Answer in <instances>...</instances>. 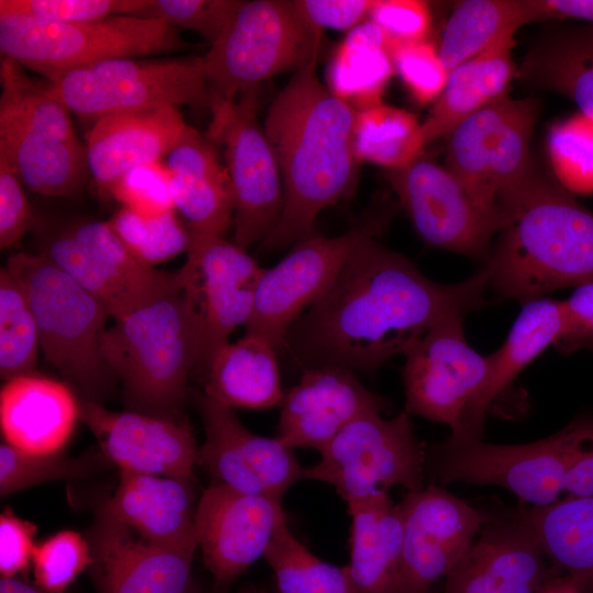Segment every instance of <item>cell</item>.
Masks as SVG:
<instances>
[{"label":"cell","instance_id":"cell-47","mask_svg":"<svg viewBox=\"0 0 593 593\" xmlns=\"http://www.w3.org/2000/svg\"><path fill=\"white\" fill-rule=\"evenodd\" d=\"M395 74L419 103L436 101L449 76L437 46L429 40L394 46L390 49Z\"/></svg>","mask_w":593,"mask_h":593},{"label":"cell","instance_id":"cell-46","mask_svg":"<svg viewBox=\"0 0 593 593\" xmlns=\"http://www.w3.org/2000/svg\"><path fill=\"white\" fill-rule=\"evenodd\" d=\"M148 0H0V15H23L53 22H87L134 15Z\"/></svg>","mask_w":593,"mask_h":593},{"label":"cell","instance_id":"cell-58","mask_svg":"<svg viewBox=\"0 0 593 593\" xmlns=\"http://www.w3.org/2000/svg\"><path fill=\"white\" fill-rule=\"evenodd\" d=\"M0 593H48L35 583L31 584L26 580L14 578H1Z\"/></svg>","mask_w":593,"mask_h":593},{"label":"cell","instance_id":"cell-36","mask_svg":"<svg viewBox=\"0 0 593 593\" xmlns=\"http://www.w3.org/2000/svg\"><path fill=\"white\" fill-rule=\"evenodd\" d=\"M527 515L548 562L593 593V496L533 506Z\"/></svg>","mask_w":593,"mask_h":593},{"label":"cell","instance_id":"cell-9","mask_svg":"<svg viewBox=\"0 0 593 593\" xmlns=\"http://www.w3.org/2000/svg\"><path fill=\"white\" fill-rule=\"evenodd\" d=\"M322 31L298 11L294 1H243L203 58L210 98L235 101L239 92L318 58Z\"/></svg>","mask_w":593,"mask_h":593},{"label":"cell","instance_id":"cell-44","mask_svg":"<svg viewBox=\"0 0 593 593\" xmlns=\"http://www.w3.org/2000/svg\"><path fill=\"white\" fill-rule=\"evenodd\" d=\"M91 563L88 539L74 530L58 532L35 545L34 583L48 593H64Z\"/></svg>","mask_w":593,"mask_h":593},{"label":"cell","instance_id":"cell-4","mask_svg":"<svg viewBox=\"0 0 593 593\" xmlns=\"http://www.w3.org/2000/svg\"><path fill=\"white\" fill-rule=\"evenodd\" d=\"M102 354L128 411L183 421L189 376L201 360V328L182 288L113 320Z\"/></svg>","mask_w":593,"mask_h":593},{"label":"cell","instance_id":"cell-48","mask_svg":"<svg viewBox=\"0 0 593 593\" xmlns=\"http://www.w3.org/2000/svg\"><path fill=\"white\" fill-rule=\"evenodd\" d=\"M109 194L122 206L141 213L176 211L170 171L163 160L131 168L112 184Z\"/></svg>","mask_w":593,"mask_h":593},{"label":"cell","instance_id":"cell-5","mask_svg":"<svg viewBox=\"0 0 593 593\" xmlns=\"http://www.w3.org/2000/svg\"><path fill=\"white\" fill-rule=\"evenodd\" d=\"M0 83V160L33 192L78 198L90 172L69 110L11 58Z\"/></svg>","mask_w":593,"mask_h":593},{"label":"cell","instance_id":"cell-50","mask_svg":"<svg viewBox=\"0 0 593 593\" xmlns=\"http://www.w3.org/2000/svg\"><path fill=\"white\" fill-rule=\"evenodd\" d=\"M164 163L171 172L180 176L230 180L213 145L191 126L169 150Z\"/></svg>","mask_w":593,"mask_h":593},{"label":"cell","instance_id":"cell-42","mask_svg":"<svg viewBox=\"0 0 593 593\" xmlns=\"http://www.w3.org/2000/svg\"><path fill=\"white\" fill-rule=\"evenodd\" d=\"M170 189L176 211L187 220L189 231L224 236L234 216L230 180L191 178L170 171Z\"/></svg>","mask_w":593,"mask_h":593},{"label":"cell","instance_id":"cell-35","mask_svg":"<svg viewBox=\"0 0 593 593\" xmlns=\"http://www.w3.org/2000/svg\"><path fill=\"white\" fill-rule=\"evenodd\" d=\"M395 74L383 32L369 19L347 32L327 66V88L360 111L382 102Z\"/></svg>","mask_w":593,"mask_h":593},{"label":"cell","instance_id":"cell-21","mask_svg":"<svg viewBox=\"0 0 593 593\" xmlns=\"http://www.w3.org/2000/svg\"><path fill=\"white\" fill-rule=\"evenodd\" d=\"M284 522L280 500L212 481L199 499L194 524L204 566L215 582L231 584L264 557Z\"/></svg>","mask_w":593,"mask_h":593},{"label":"cell","instance_id":"cell-23","mask_svg":"<svg viewBox=\"0 0 593 593\" xmlns=\"http://www.w3.org/2000/svg\"><path fill=\"white\" fill-rule=\"evenodd\" d=\"M557 572L522 507L492 516L446 577L444 593H537Z\"/></svg>","mask_w":593,"mask_h":593},{"label":"cell","instance_id":"cell-37","mask_svg":"<svg viewBox=\"0 0 593 593\" xmlns=\"http://www.w3.org/2000/svg\"><path fill=\"white\" fill-rule=\"evenodd\" d=\"M425 145L422 123L404 109L381 102L356 111L353 147L359 163L402 168L421 157Z\"/></svg>","mask_w":593,"mask_h":593},{"label":"cell","instance_id":"cell-25","mask_svg":"<svg viewBox=\"0 0 593 593\" xmlns=\"http://www.w3.org/2000/svg\"><path fill=\"white\" fill-rule=\"evenodd\" d=\"M387 404L348 368L310 367L284 393L277 437L292 449L320 451L351 422L366 413L384 411Z\"/></svg>","mask_w":593,"mask_h":593},{"label":"cell","instance_id":"cell-3","mask_svg":"<svg viewBox=\"0 0 593 593\" xmlns=\"http://www.w3.org/2000/svg\"><path fill=\"white\" fill-rule=\"evenodd\" d=\"M489 287L522 304L593 279V212L539 169L507 206L489 261Z\"/></svg>","mask_w":593,"mask_h":593},{"label":"cell","instance_id":"cell-34","mask_svg":"<svg viewBox=\"0 0 593 593\" xmlns=\"http://www.w3.org/2000/svg\"><path fill=\"white\" fill-rule=\"evenodd\" d=\"M550 20L542 0H465L457 3L437 46L450 72L500 36L521 26Z\"/></svg>","mask_w":593,"mask_h":593},{"label":"cell","instance_id":"cell-8","mask_svg":"<svg viewBox=\"0 0 593 593\" xmlns=\"http://www.w3.org/2000/svg\"><path fill=\"white\" fill-rule=\"evenodd\" d=\"M538 113L537 100L507 93L446 135V168L501 227L505 210L537 170L530 142Z\"/></svg>","mask_w":593,"mask_h":593},{"label":"cell","instance_id":"cell-41","mask_svg":"<svg viewBox=\"0 0 593 593\" xmlns=\"http://www.w3.org/2000/svg\"><path fill=\"white\" fill-rule=\"evenodd\" d=\"M108 223L128 250L153 268L189 246L190 233L176 211L146 214L122 206Z\"/></svg>","mask_w":593,"mask_h":593},{"label":"cell","instance_id":"cell-15","mask_svg":"<svg viewBox=\"0 0 593 593\" xmlns=\"http://www.w3.org/2000/svg\"><path fill=\"white\" fill-rule=\"evenodd\" d=\"M385 219V214L367 217L337 236L313 234L295 243L275 266L264 268L245 333L282 346L292 324L328 290L353 250L380 232Z\"/></svg>","mask_w":593,"mask_h":593},{"label":"cell","instance_id":"cell-26","mask_svg":"<svg viewBox=\"0 0 593 593\" xmlns=\"http://www.w3.org/2000/svg\"><path fill=\"white\" fill-rule=\"evenodd\" d=\"M176 107L165 105L105 115L87 135L89 172L100 191L133 167L160 161L187 130Z\"/></svg>","mask_w":593,"mask_h":593},{"label":"cell","instance_id":"cell-45","mask_svg":"<svg viewBox=\"0 0 593 593\" xmlns=\"http://www.w3.org/2000/svg\"><path fill=\"white\" fill-rule=\"evenodd\" d=\"M242 3L237 0H148L134 15L194 31L212 45Z\"/></svg>","mask_w":593,"mask_h":593},{"label":"cell","instance_id":"cell-20","mask_svg":"<svg viewBox=\"0 0 593 593\" xmlns=\"http://www.w3.org/2000/svg\"><path fill=\"white\" fill-rule=\"evenodd\" d=\"M403 549L398 593H427L447 577L492 518L435 483L400 502Z\"/></svg>","mask_w":593,"mask_h":593},{"label":"cell","instance_id":"cell-27","mask_svg":"<svg viewBox=\"0 0 593 593\" xmlns=\"http://www.w3.org/2000/svg\"><path fill=\"white\" fill-rule=\"evenodd\" d=\"M78 419L79 398L67 383L34 372L10 379L1 388V433L18 449L63 451Z\"/></svg>","mask_w":593,"mask_h":593},{"label":"cell","instance_id":"cell-18","mask_svg":"<svg viewBox=\"0 0 593 593\" xmlns=\"http://www.w3.org/2000/svg\"><path fill=\"white\" fill-rule=\"evenodd\" d=\"M385 177L426 244L483 266L489 261L501 224L473 202L447 168L418 157L388 170Z\"/></svg>","mask_w":593,"mask_h":593},{"label":"cell","instance_id":"cell-57","mask_svg":"<svg viewBox=\"0 0 593 593\" xmlns=\"http://www.w3.org/2000/svg\"><path fill=\"white\" fill-rule=\"evenodd\" d=\"M537 593H582V591L574 579L558 571Z\"/></svg>","mask_w":593,"mask_h":593},{"label":"cell","instance_id":"cell-13","mask_svg":"<svg viewBox=\"0 0 593 593\" xmlns=\"http://www.w3.org/2000/svg\"><path fill=\"white\" fill-rule=\"evenodd\" d=\"M256 87L238 102L210 98L209 138L224 146L225 168L234 201V239L243 249L262 242L283 206L277 158L256 115Z\"/></svg>","mask_w":593,"mask_h":593},{"label":"cell","instance_id":"cell-51","mask_svg":"<svg viewBox=\"0 0 593 593\" xmlns=\"http://www.w3.org/2000/svg\"><path fill=\"white\" fill-rule=\"evenodd\" d=\"M23 183L13 170L0 160V247L18 244L31 230L33 216Z\"/></svg>","mask_w":593,"mask_h":593},{"label":"cell","instance_id":"cell-11","mask_svg":"<svg viewBox=\"0 0 593 593\" xmlns=\"http://www.w3.org/2000/svg\"><path fill=\"white\" fill-rule=\"evenodd\" d=\"M48 91L85 121L149 108H209L202 57L116 58L45 80Z\"/></svg>","mask_w":593,"mask_h":593},{"label":"cell","instance_id":"cell-40","mask_svg":"<svg viewBox=\"0 0 593 593\" xmlns=\"http://www.w3.org/2000/svg\"><path fill=\"white\" fill-rule=\"evenodd\" d=\"M111 466L99 447L71 457L63 451L26 452L4 443L0 446V495L5 497L45 482L88 478Z\"/></svg>","mask_w":593,"mask_h":593},{"label":"cell","instance_id":"cell-24","mask_svg":"<svg viewBox=\"0 0 593 593\" xmlns=\"http://www.w3.org/2000/svg\"><path fill=\"white\" fill-rule=\"evenodd\" d=\"M79 419L120 471L193 479L199 447L187 421L114 412L80 399Z\"/></svg>","mask_w":593,"mask_h":593},{"label":"cell","instance_id":"cell-31","mask_svg":"<svg viewBox=\"0 0 593 593\" xmlns=\"http://www.w3.org/2000/svg\"><path fill=\"white\" fill-rule=\"evenodd\" d=\"M514 34H503L449 72L443 92L422 123L426 145L446 136L467 118L508 93L517 69L512 58Z\"/></svg>","mask_w":593,"mask_h":593},{"label":"cell","instance_id":"cell-54","mask_svg":"<svg viewBox=\"0 0 593 593\" xmlns=\"http://www.w3.org/2000/svg\"><path fill=\"white\" fill-rule=\"evenodd\" d=\"M374 0H294L301 15L315 29L351 31L369 19Z\"/></svg>","mask_w":593,"mask_h":593},{"label":"cell","instance_id":"cell-10","mask_svg":"<svg viewBox=\"0 0 593 593\" xmlns=\"http://www.w3.org/2000/svg\"><path fill=\"white\" fill-rule=\"evenodd\" d=\"M581 417L546 438L496 445L465 433L450 434L426 454L434 482L501 486L533 506L558 501L581 438Z\"/></svg>","mask_w":593,"mask_h":593},{"label":"cell","instance_id":"cell-29","mask_svg":"<svg viewBox=\"0 0 593 593\" xmlns=\"http://www.w3.org/2000/svg\"><path fill=\"white\" fill-rule=\"evenodd\" d=\"M563 326L562 301L544 296L523 304L504 343L489 355L486 381L463 414L461 433L482 439L491 404L512 385L523 369L557 344Z\"/></svg>","mask_w":593,"mask_h":593},{"label":"cell","instance_id":"cell-32","mask_svg":"<svg viewBox=\"0 0 593 593\" xmlns=\"http://www.w3.org/2000/svg\"><path fill=\"white\" fill-rule=\"evenodd\" d=\"M277 347L247 334L223 344L205 370L204 393L231 409L266 410L280 406L284 396Z\"/></svg>","mask_w":593,"mask_h":593},{"label":"cell","instance_id":"cell-17","mask_svg":"<svg viewBox=\"0 0 593 593\" xmlns=\"http://www.w3.org/2000/svg\"><path fill=\"white\" fill-rule=\"evenodd\" d=\"M189 233L187 259L179 271L200 322L199 370L205 372L217 348L235 328L247 324L264 268L223 235Z\"/></svg>","mask_w":593,"mask_h":593},{"label":"cell","instance_id":"cell-22","mask_svg":"<svg viewBox=\"0 0 593 593\" xmlns=\"http://www.w3.org/2000/svg\"><path fill=\"white\" fill-rule=\"evenodd\" d=\"M88 540L99 593H197L192 578L198 546L148 541L98 505Z\"/></svg>","mask_w":593,"mask_h":593},{"label":"cell","instance_id":"cell-38","mask_svg":"<svg viewBox=\"0 0 593 593\" xmlns=\"http://www.w3.org/2000/svg\"><path fill=\"white\" fill-rule=\"evenodd\" d=\"M264 558L271 568L279 593H356L347 567L316 557L284 522Z\"/></svg>","mask_w":593,"mask_h":593},{"label":"cell","instance_id":"cell-2","mask_svg":"<svg viewBox=\"0 0 593 593\" xmlns=\"http://www.w3.org/2000/svg\"><path fill=\"white\" fill-rule=\"evenodd\" d=\"M316 64L294 72L265 119L283 187L281 215L261 242L266 253L312 236L320 212L356 188V111L321 82Z\"/></svg>","mask_w":593,"mask_h":593},{"label":"cell","instance_id":"cell-30","mask_svg":"<svg viewBox=\"0 0 593 593\" xmlns=\"http://www.w3.org/2000/svg\"><path fill=\"white\" fill-rule=\"evenodd\" d=\"M351 516L350 561L356 593H398L403 549V518L385 490L347 504Z\"/></svg>","mask_w":593,"mask_h":593},{"label":"cell","instance_id":"cell-7","mask_svg":"<svg viewBox=\"0 0 593 593\" xmlns=\"http://www.w3.org/2000/svg\"><path fill=\"white\" fill-rule=\"evenodd\" d=\"M188 46L177 27L132 14L71 23L0 15L1 57L45 80L104 60L174 53Z\"/></svg>","mask_w":593,"mask_h":593},{"label":"cell","instance_id":"cell-1","mask_svg":"<svg viewBox=\"0 0 593 593\" xmlns=\"http://www.w3.org/2000/svg\"><path fill=\"white\" fill-rule=\"evenodd\" d=\"M374 236L353 250L328 290L289 328L282 346L305 369L337 365L373 373L405 356L439 320L484 305L485 267L463 281L439 283Z\"/></svg>","mask_w":593,"mask_h":593},{"label":"cell","instance_id":"cell-43","mask_svg":"<svg viewBox=\"0 0 593 593\" xmlns=\"http://www.w3.org/2000/svg\"><path fill=\"white\" fill-rule=\"evenodd\" d=\"M548 153L557 181L570 192H593V119L580 113L551 126Z\"/></svg>","mask_w":593,"mask_h":593},{"label":"cell","instance_id":"cell-39","mask_svg":"<svg viewBox=\"0 0 593 593\" xmlns=\"http://www.w3.org/2000/svg\"><path fill=\"white\" fill-rule=\"evenodd\" d=\"M40 334L27 294L4 266L0 270V376L4 381L35 372Z\"/></svg>","mask_w":593,"mask_h":593},{"label":"cell","instance_id":"cell-33","mask_svg":"<svg viewBox=\"0 0 593 593\" xmlns=\"http://www.w3.org/2000/svg\"><path fill=\"white\" fill-rule=\"evenodd\" d=\"M519 80L572 100L593 119V25H555L541 33L516 69Z\"/></svg>","mask_w":593,"mask_h":593},{"label":"cell","instance_id":"cell-55","mask_svg":"<svg viewBox=\"0 0 593 593\" xmlns=\"http://www.w3.org/2000/svg\"><path fill=\"white\" fill-rule=\"evenodd\" d=\"M581 423L579 447L563 486L570 497L593 496V417H581Z\"/></svg>","mask_w":593,"mask_h":593},{"label":"cell","instance_id":"cell-56","mask_svg":"<svg viewBox=\"0 0 593 593\" xmlns=\"http://www.w3.org/2000/svg\"><path fill=\"white\" fill-rule=\"evenodd\" d=\"M550 20L578 19L593 25V0H542Z\"/></svg>","mask_w":593,"mask_h":593},{"label":"cell","instance_id":"cell-53","mask_svg":"<svg viewBox=\"0 0 593 593\" xmlns=\"http://www.w3.org/2000/svg\"><path fill=\"white\" fill-rule=\"evenodd\" d=\"M562 310L564 326L557 349L570 354L593 347V279L577 286L562 301Z\"/></svg>","mask_w":593,"mask_h":593},{"label":"cell","instance_id":"cell-28","mask_svg":"<svg viewBox=\"0 0 593 593\" xmlns=\"http://www.w3.org/2000/svg\"><path fill=\"white\" fill-rule=\"evenodd\" d=\"M192 480L120 471L114 492L102 502L119 521L148 541L198 546Z\"/></svg>","mask_w":593,"mask_h":593},{"label":"cell","instance_id":"cell-12","mask_svg":"<svg viewBox=\"0 0 593 593\" xmlns=\"http://www.w3.org/2000/svg\"><path fill=\"white\" fill-rule=\"evenodd\" d=\"M366 413L347 425L321 450L320 460L303 469V479L328 483L349 504L400 485L424 488L426 449L405 410L392 418Z\"/></svg>","mask_w":593,"mask_h":593},{"label":"cell","instance_id":"cell-19","mask_svg":"<svg viewBox=\"0 0 593 593\" xmlns=\"http://www.w3.org/2000/svg\"><path fill=\"white\" fill-rule=\"evenodd\" d=\"M201 417L205 438L198 450V465L213 481L238 492L282 500L303 479L293 449L277 436L265 437L246 428L233 409L204 392L189 395Z\"/></svg>","mask_w":593,"mask_h":593},{"label":"cell","instance_id":"cell-14","mask_svg":"<svg viewBox=\"0 0 593 593\" xmlns=\"http://www.w3.org/2000/svg\"><path fill=\"white\" fill-rule=\"evenodd\" d=\"M108 309L116 320L182 288L179 269L139 261L108 222L83 221L46 238L40 253Z\"/></svg>","mask_w":593,"mask_h":593},{"label":"cell","instance_id":"cell-49","mask_svg":"<svg viewBox=\"0 0 593 593\" xmlns=\"http://www.w3.org/2000/svg\"><path fill=\"white\" fill-rule=\"evenodd\" d=\"M369 20L384 34L389 48L428 40L430 10L421 0H374Z\"/></svg>","mask_w":593,"mask_h":593},{"label":"cell","instance_id":"cell-6","mask_svg":"<svg viewBox=\"0 0 593 593\" xmlns=\"http://www.w3.org/2000/svg\"><path fill=\"white\" fill-rule=\"evenodd\" d=\"M5 267L27 294L46 360L80 400L103 404L116 381L102 354L108 309L41 254H13Z\"/></svg>","mask_w":593,"mask_h":593},{"label":"cell","instance_id":"cell-52","mask_svg":"<svg viewBox=\"0 0 593 593\" xmlns=\"http://www.w3.org/2000/svg\"><path fill=\"white\" fill-rule=\"evenodd\" d=\"M37 527L16 516L10 508L0 515V573L1 578L26 574L35 548Z\"/></svg>","mask_w":593,"mask_h":593},{"label":"cell","instance_id":"cell-16","mask_svg":"<svg viewBox=\"0 0 593 593\" xmlns=\"http://www.w3.org/2000/svg\"><path fill=\"white\" fill-rule=\"evenodd\" d=\"M465 315L436 322L406 353L402 369L405 411L461 433L463 414L486 381L490 359L473 349Z\"/></svg>","mask_w":593,"mask_h":593}]
</instances>
